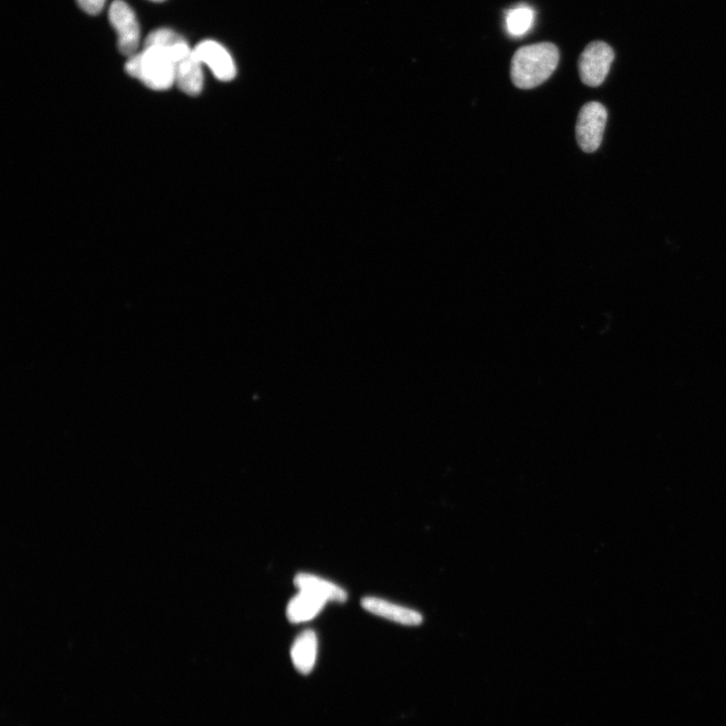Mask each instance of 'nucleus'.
<instances>
[{
  "mask_svg": "<svg viewBox=\"0 0 726 726\" xmlns=\"http://www.w3.org/2000/svg\"><path fill=\"white\" fill-rule=\"evenodd\" d=\"M106 0H77V4L86 14L95 16L101 13Z\"/></svg>",
  "mask_w": 726,
  "mask_h": 726,
  "instance_id": "nucleus-13",
  "label": "nucleus"
},
{
  "mask_svg": "<svg viewBox=\"0 0 726 726\" xmlns=\"http://www.w3.org/2000/svg\"><path fill=\"white\" fill-rule=\"evenodd\" d=\"M294 584L299 591L312 593L327 602H344L347 599V593L341 587L315 575L298 574Z\"/></svg>",
  "mask_w": 726,
  "mask_h": 726,
  "instance_id": "nucleus-10",
  "label": "nucleus"
},
{
  "mask_svg": "<svg viewBox=\"0 0 726 726\" xmlns=\"http://www.w3.org/2000/svg\"><path fill=\"white\" fill-rule=\"evenodd\" d=\"M560 59L552 43H539L520 48L511 65V78L520 89H533L547 81L555 72Z\"/></svg>",
  "mask_w": 726,
  "mask_h": 726,
  "instance_id": "nucleus-1",
  "label": "nucleus"
},
{
  "mask_svg": "<svg viewBox=\"0 0 726 726\" xmlns=\"http://www.w3.org/2000/svg\"><path fill=\"white\" fill-rule=\"evenodd\" d=\"M194 52L203 65H207L214 76L224 82L236 76V66L229 52L219 43L206 40L199 43Z\"/></svg>",
  "mask_w": 726,
  "mask_h": 726,
  "instance_id": "nucleus-6",
  "label": "nucleus"
},
{
  "mask_svg": "<svg viewBox=\"0 0 726 726\" xmlns=\"http://www.w3.org/2000/svg\"><path fill=\"white\" fill-rule=\"evenodd\" d=\"M203 64L193 51L176 63V85L190 96L199 95L203 90Z\"/></svg>",
  "mask_w": 726,
  "mask_h": 726,
  "instance_id": "nucleus-8",
  "label": "nucleus"
},
{
  "mask_svg": "<svg viewBox=\"0 0 726 726\" xmlns=\"http://www.w3.org/2000/svg\"><path fill=\"white\" fill-rule=\"evenodd\" d=\"M607 121L608 110L601 103L593 101L581 108L576 124V140L583 152L591 154L598 150Z\"/></svg>",
  "mask_w": 726,
  "mask_h": 726,
  "instance_id": "nucleus-4",
  "label": "nucleus"
},
{
  "mask_svg": "<svg viewBox=\"0 0 726 726\" xmlns=\"http://www.w3.org/2000/svg\"><path fill=\"white\" fill-rule=\"evenodd\" d=\"M151 2L161 3V2H164V0H151Z\"/></svg>",
  "mask_w": 726,
  "mask_h": 726,
  "instance_id": "nucleus-14",
  "label": "nucleus"
},
{
  "mask_svg": "<svg viewBox=\"0 0 726 726\" xmlns=\"http://www.w3.org/2000/svg\"><path fill=\"white\" fill-rule=\"evenodd\" d=\"M326 603L327 601L312 593L299 591L288 604V620L294 624L309 622L321 613Z\"/></svg>",
  "mask_w": 726,
  "mask_h": 726,
  "instance_id": "nucleus-9",
  "label": "nucleus"
},
{
  "mask_svg": "<svg viewBox=\"0 0 726 726\" xmlns=\"http://www.w3.org/2000/svg\"><path fill=\"white\" fill-rule=\"evenodd\" d=\"M362 608L369 613L405 626H419L422 616L412 610L377 597H366L361 600Z\"/></svg>",
  "mask_w": 726,
  "mask_h": 726,
  "instance_id": "nucleus-7",
  "label": "nucleus"
},
{
  "mask_svg": "<svg viewBox=\"0 0 726 726\" xmlns=\"http://www.w3.org/2000/svg\"><path fill=\"white\" fill-rule=\"evenodd\" d=\"M535 17V11L527 5H521L509 10L506 14L508 34L514 38L525 36L532 29Z\"/></svg>",
  "mask_w": 726,
  "mask_h": 726,
  "instance_id": "nucleus-12",
  "label": "nucleus"
},
{
  "mask_svg": "<svg viewBox=\"0 0 726 726\" xmlns=\"http://www.w3.org/2000/svg\"><path fill=\"white\" fill-rule=\"evenodd\" d=\"M109 22L117 34V47L128 58L139 53L141 30L137 16L124 0H114L108 12Z\"/></svg>",
  "mask_w": 726,
  "mask_h": 726,
  "instance_id": "nucleus-3",
  "label": "nucleus"
},
{
  "mask_svg": "<svg viewBox=\"0 0 726 726\" xmlns=\"http://www.w3.org/2000/svg\"><path fill=\"white\" fill-rule=\"evenodd\" d=\"M126 71L153 90H168L176 84L175 63L170 54L158 46H144L141 52L129 58Z\"/></svg>",
  "mask_w": 726,
  "mask_h": 726,
  "instance_id": "nucleus-2",
  "label": "nucleus"
},
{
  "mask_svg": "<svg viewBox=\"0 0 726 726\" xmlns=\"http://www.w3.org/2000/svg\"><path fill=\"white\" fill-rule=\"evenodd\" d=\"M615 60V52L607 43H590L580 55L578 69L581 81L589 87H598L608 77Z\"/></svg>",
  "mask_w": 726,
  "mask_h": 726,
  "instance_id": "nucleus-5",
  "label": "nucleus"
},
{
  "mask_svg": "<svg viewBox=\"0 0 726 726\" xmlns=\"http://www.w3.org/2000/svg\"><path fill=\"white\" fill-rule=\"evenodd\" d=\"M318 653V639L315 632L307 630L295 641L291 650V656L296 669L304 674H309L316 663Z\"/></svg>",
  "mask_w": 726,
  "mask_h": 726,
  "instance_id": "nucleus-11",
  "label": "nucleus"
}]
</instances>
